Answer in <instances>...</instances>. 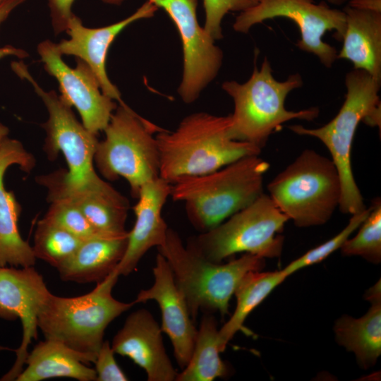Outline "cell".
<instances>
[{
	"instance_id": "6da1fadb",
	"label": "cell",
	"mask_w": 381,
	"mask_h": 381,
	"mask_svg": "<svg viewBox=\"0 0 381 381\" xmlns=\"http://www.w3.org/2000/svg\"><path fill=\"white\" fill-rule=\"evenodd\" d=\"M231 114L200 111L183 118L173 131L158 132L159 177L172 184L181 178L208 174L243 157L259 155L260 147L231 137Z\"/></svg>"
},
{
	"instance_id": "7a4b0ae2",
	"label": "cell",
	"mask_w": 381,
	"mask_h": 381,
	"mask_svg": "<svg viewBox=\"0 0 381 381\" xmlns=\"http://www.w3.org/2000/svg\"><path fill=\"white\" fill-rule=\"evenodd\" d=\"M269 168L259 155L245 157L214 171L176 181L170 196L183 203L192 226L205 232L263 193V178Z\"/></svg>"
},
{
	"instance_id": "3957f363",
	"label": "cell",
	"mask_w": 381,
	"mask_h": 381,
	"mask_svg": "<svg viewBox=\"0 0 381 381\" xmlns=\"http://www.w3.org/2000/svg\"><path fill=\"white\" fill-rule=\"evenodd\" d=\"M345 85L344 102L329 122L317 128L292 125L289 129L298 135L319 139L328 149L341 181L339 209L343 214L352 215L367 208L353 174L352 143L361 121L380 128V80L363 70L353 68L346 75Z\"/></svg>"
},
{
	"instance_id": "277c9868",
	"label": "cell",
	"mask_w": 381,
	"mask_h": 381,
	"mask_svg": "<svg viewBox=\"0 0 381 381\" xmlns=\"http://www.w3.org/2000/svg\"><path fill=\"white\" fill-rule=\"evenodd\" d=\"M119 274L114 270L89 293L76 297L51 294L37 320L46 339L61 342L81 355L86 363H95L107 326L136 303H124L112 296Z\"/></svg>"
},
{
	"instance_id": "5b68a950",
	"label": "cell",
	"mask_w": 381,
	"mask_h": 381,
	"mask_svg": "<svg viewBox=\"0 0 381 381\" xmlns=\"http://www.w3.org/2000/svg\"><path fill=\"white\" fill-rule=\"evenodd\" d=\"M302 85L303 80L298 73L291 75L284 81L277 80L266 57L260 69L255 64L253 73L246 83L224 82L222 88L234 104V113L231 114V137L262 149L271 134L286 121L316 119L320 112L317 107L297 111L285 108L287 95Z\"/></svg>"
},
{
	"instance_id": "8992f818",
	"label": "cell",
	"mask_w": 381,
	"mask_h": 381,
	"mask_svg": "<svg viewBox=\"0 0 381 381\" xmlns=\"http://www.w3.org/2000/svg\"><path fill=\"white\" fill-rule=\"evenodd\" d=\"M168 262L195 322L200 310L229 313V301L246 274L261 270L265 258L244 253L221 264L211 262L185 246L176 231L168 229L164 244L157 248Z\"/></svg>"
},
{
	"instance_id": "52a82bcc",
	"label": "cell",
	"mask_w": 381,
	"mask_h": 381,
	"mask_svg": "<svg viewBox=\"0 0 381 381\" xmlns=\"http://www.w3.org/2000/svg\"><path fill=\"white\" fill-rule=\"evenodd\" d=\"M270 197L298 227L325 224L339 208L340 177L331 159L303 150L267 185Z\"/></svg>"
},
{
	"instance_id": "ba28073f",
	"label": "cell",
	"mask_w": 381,
	"mask_h": 381,
	"mask_svg": "<svg viewBox=\"0 0 381 381\" xmlns=\"http://www.w3.org/2000/svg\"><path fill=\"white\" fill-rule=\"evenodd\" d=\"M162 130L126 103L119 104L95 150L94 162L99 173L109 181L123 177L132 196L138 198L145 183L159 177V153L154 134Z\"/></svg>"
},
{
	"instance_id": "9c48e42d",
	"label": "cell",
	"mask_w": 381,
	"mask_h": 381,
	"mask_svg": "<svg viewBox=\"0 0 381 381\" xmlns=\"http://www.w3.org/2000/svg\"><path fill=\"white\" fill-rule=\"evenodd\" d=\"M288 220L270 195L262 193L218 226L190 237L186 247L216 263L238 253L277 258L284 244L279 234Z\"/></svg>"
},
{
	"instance_id": "30bf717a",
	"label": "cell",
	"mask_w": 381,
	"mask_h": 381,
	"mask_svg": "<svg viewBox=\"0 0 381 381\" xmlns=\"http://www.w3.org/2000/svg\"><path fill=\"white\" fill-rule=\"evenodd\" d=\"M13 71L28 80L47 108L48 119L42 126L46 132L44 150L54 160L61 152L68 170L60 169L64 182L73 188H102L109 183L95 170L94 156L99 140L75 116L72 109L54 90L45 91L22 61L11 63Z\"/></svg>"
},
{
	"instance_id": "8fae6325",
	"label": "cell",
	"mask_w": 381,
	"mask_h": 381,
	"mask_svg": "<svg viewBox=\"0 0 381 381\" xmlns=\"http://www.w3.org/2000/svg\"><path fill=\"white\" fill-rule=\"evenodd\" d=\"M277 17L287 18L298 27L301 39L298 47L318 56L325 66L331 67L337 59V49L322 40L325 33L334 31V37L342 41L346 28L343 10L333 8L327 2L313 0H257L256 4L241 11L233 28L246 33L258 23Z\"/></svg>"
},
{
	"instance_id": "7c38bea8",
	"label": "cell",
	"mask_w": 381,
	"mask_h": 381,
	"mask_svg": "<svg viewBox=\"0 0 381 381\" xmlns=\"http://www.w3.org/2000/svg\"><path fill=\"white\" fill-rule=\"evenodd\" d=\"M162 8L175 24L183 46V77L178 93L183 102H195L215 78L223 53L197 18V0H147Z\"/></svg>"
},
{
	"instance_id": "4fadbf2b",
	"label": "cell",
	"mask_w": 381,
	"mask_h": 381,
	"mask_svg": "<svg viewBox=\"0 0 381 381\" xmlns=\"http://www.w3.org/2000/svg\"><path fill=\"white\" fill-rule=\"evenodd\" d=\"M37 51L44 70L56 80L61 97L77 109L84 126L95 135L104 131L118 105L102 92L90 68L79 59L70 67L49 40L41 42Z\"/></svg>"
},
{
	"instance_id": "5bb4252c",
	"label": "cell",
	"mask_w": 381,
	"mask_h": 381,
	"mask_svg": "<svg viewBox=\"0 0 381 381\" xmlns=\"http://www.w3.org/2000/svg\"><path fill=\"white\" fill-rule=\"evenodd\" d=\"M52 293L43 277L32 267H0V318L20 320L23 337L13 350L16 358L11 368L0 380H16L23 371L28 355V346L37 338L39 314Z\"/></svg>"
},
{
	"instance_id": "9a60e30c",
	"label": "cell",
	"mask_w": 381,
	"mask_h": 381,
	"mask_svg": "<svg viewBox=\"0 0 381 381\" xmlns=\"http://www.w3.org/2000/svg\"><path fill=\"white\" fill-rule=\"evenodd\" d=\"M158 8L146 0L134 13L115 23L100 27H85L82 20L73 15L66 32L69 39L56 43L59 52L63 55H72L83 61L95 75L102 92L119 102L125 104L117 87L108 77L106 61L108 50L117 35L130 24L154 16Z\"/></svg>"
},
{
	"instance_id": "2e32d148",
	"label": "cell",
	"mask_w": 381,
	"mask_h": 381,
	"mask_svg": "<svg viewBox=\"0 0 381 381\" xmlns=\"http://www.w3.org/2000/svg\"><path fill=\"white\" fill-rule=\"evenodd\" d=\"M152 271L154 284L147 289H142L134 301L138 303L153 300L158 303L162 314L161 329L170 339L176 362L183 369L190 358L198 329L171 269L159 253Z\"/></svg>"
},
{
	"instance_id": "e0dca14e",
	"label": "cell",
	"mask_w": 381,
	"mask_h": 381,
	"mask_svg": "<svg viewBox=\"0 0 381 381\" xmlns=\"http://www.w3.org/2000/svg\"><path fill=\"white\" fill-rule=\"evenodd\" d=\"M36 179L47 188L48 201L59 199L73 205L100 233L118 236L128 232L125 224L129 201L110 184L102 188L71 187L59 170Z\"/></svg>"
},
{
	"instance_id": "ac0fdd59",
	"label": "cell",
	"mask_w": 381,
	"mask_h": 381,
	"mask_svg": "<svg viewBox=\"0 0 381 381\" xmlns=\"http://www.w3.org/2000/svg\"><path fill=\"white\" fill-rule=\"evenodd\" d=\"M162 333L151 313L141 308L128 316L111 346L115 353L142 368L148 381H174L178 373L166 352Z\"/></svg>"
},
{
	"instance_id": "d6986e66",
	"label": "cell",
	"mask_w": 381,
	"mask_h": 381,
	"mask_svg": "<svg viewBox=\"0 0 381 381\" xmlns=\"http://www.w3.org/2000/svg\"><path fill=\"white\" fill-rule=\"evenodd\" d=\"M13 164L30 172L35 160L20 141L7 137L0 147V267H32L36 260L32 247L23 239L18 228L20 205L4 183L5 172Z\"/></svg>"
},
{
	"instance_id": "ffe728a7",
	"label": "cell",
	"mask_w": 381,
	"mask_h": 381,
	"mask_svg": "<svg viewBox=\"0 0 381 381\" xmlns=\"http://www.w3.org/2000/svg\"><path fill=\"white\" fill-rule=\"evenodd\" d=\"M171 189V184L161 177L141 188L138 202L133 207L135 222L128 231L123 257L116 268L119 276L131 274L148 250L158 248L165 242L169 227L162 212L170 197Z\"/></svg>"
},
{
	"instance_id": "44dd1931",
	"label": "cell",
	"mask_w": 381,
	"mask_h": 381,
	"mask_svg": "<svg viewBox=\"0 0 381 381\" xmlns=\"http://www.w3.org/2000/svg\"><path fill=\"white\" fill-rule=\"evenodd\" d=\"M343 45L337 59H346L354 69L381 80V13L346 6Z\"/></svg>"
},
{
	"instance_id": "7402d4cb",
	"label": "cell",
	"mask_w": 381,
	"mask_h": 381,
	"mask_svg": "<svg viewBox=\"0 0 381 381\" xmlns=\"http://www.w3.org/2000/svg\"><path fill=\"white\" fill-rule=\"evenodd\" d=\"M128 233L83 241L74 254L57 270L63 281L96 284L105 279L121 260Z\"/></svg>"
},
{
	"instance_id": "603a6c76",
	"label": "cell",
	"mask_w": 381,
	"mask_h": 381,
	"mask_svg": "<svg viewBox=\"0 0 381 381\" xmlns=\"http://www.w3.org/2000/svg\"><path fill=\"white\" fill-rule=\"evenodd\" d=\"M365 298L371 306L363 316H342L334 329L338 344L353 352L361 366L367 368L376 363L381 353L380 281L367 291Z\"/></svg>"
},
{
	"instance_id": "cb8c5ba5",
	"label": "cell",
	"mask_w": 381,
	"mask_h": 381,
	"mask_svg": "<svg viewBox=\"0 0 381 381\" xmlns=\"http://www.w3.org/2000/svg\"><path fill=\"white\" fill-rule=\"evenodd\" d=\"M27 368L16 381H40L54 377H70L79 381H95V369L87 367L84 358L60 341L46 339L39 342L25 360Z\"/></svg>"
},
{
	"instance_id": "d4e9b609",
	"label": "cell",
	"mask_w": 381,
	"mask_h": 381,
	"mask_svg": "<svg viewBox=\"0 0 381 381\" xmlns=\"http://www.w3.org/2000/svg\"><path fill=\"white\" fill-rule=\"evenodd\" d=\"M288 276L283 270L274 272L250 271L237 286L236 306L229 320L218 331V342L223 352L234 334L242 329L248 315Z\"/></svg>"
},
{
	"instance_id": "484cf974",
	"label": "cell",
	"mask_w": 381,
	"mask_h": 381,
	"mask_svg": "<svg viewBox=\"0 0 381 381\" xmlns=\"http://www.w3.org/2000/svg\"><path fill=\"white\" fill-rule=\"evenodd\" d=\"M217 322L210 313H205L198 329L190 358L176 381H213L229 375V368L221 359Z\"/></svg>"
},
{
	"instance_id": "4316f807",
	"label": "cell",
	"mask_w": 381,
	"mask_h": 381,
	"mask_svg": "<svg viewBox=\"0 0 381 381\" xmlns=\"http://www.w3.org/2000/svg\"><path fill=\"white\" fill-rule=\"evenodd\" d=\"M83 241L44 217L37 224L32 250L36 259L58 269L74 254Z\"/></svg>"
},
{
	"instance_id": "83f0119b",
	"label": "cell",
	"mask_w": 381,
	"mask_h": 381,
	"mask_svg": "<svg viewBox=\"0 0 381 381\" xmlns=\"http://www.w3.org/2000/svg\"><path fill=\"white\" fill-rule=\"evenodd\" d=\"M356 235L350 237L341 247L346 256H361L375 264L381 261V200L375 198L367 217L359 226Z\"/></svg>"
},
{
	"instance_id": "f1b7e54d",
	"label": "cell",
	"mask_w": 381,
	"mask_h": 381,
	"mask_svg": "<svg viewBox=\"0 0 381 381\" xmlns=\"http://www.w3.org/2000/svg\"><path fill=\"white\" fill-rule=\"evenodd\" d=\"M369 212L370 207L362 212L352 214L347 225L339 234L320 246L310 249L282 270L289 277L298 270L322 262L337 249L341 248L344 243L359 228Z\"/></svg>"
},
{
	"instance_id": "f546056e",
	"label": "cell",
	"mask_w": 381,
	"mask_h": 381,
	"mask_svg": "<svg viewBox=\"0 0 381 381\" xmlns=\"http://www.w3.org/2000/svg\"><path fill=\"white\" fill-rule=\"evenodd\" d=\"M49 202L50 205L44 217L59 225L82 241L109 236L98 231L81 211L73 205L59 199Z\"/></svg>"
},
{
	"instance_id": "4dcf8cb0",
	"label": "cell",
	"mask_w": 381,
	"mask_h": 381,
	"mask_svg": "<svg viewBox=\"0 0 381 381\" xmlns=\"http://www.w3.org/2000/svg\"><path fill=\"white\" fill-rule=\"evenodd\" d=\"M257 0H203L205 13L204 29L214 40L222 38V21L231 11H243Z\"/></svg>"
},
{
	"instance_id": "1f68e13d",
	"label": "cell",
	"mask_w": 381,
	"mask_h": 381,
	"mask_svg": "<svg viewBox=\"0 0 381 381\" xmlns=\"http://www.w3.org/2000/svg\"><path fill=\"white\" fill-rule=\"evenodd\" d=\"M114 351L108 341H104L97 353L95 364L97 381H126L128 378L117 364Z\"/></svg>"
},
{
	"instance_id": "d6a6232c",
	"label": "cell",
	"mask_w": 381,
	"mask_h": 381,
	"mask_svg": "<svg viewBox=\"0 0 381 381\" xmlns=\"http://www.w3.org/2000/svg\"><path fill=\"white\" fill-rule=\"evenodd\" d=\"M75 0H48L52 25L56 35L66 32L74 14L72 6Z\"/></svg>"
},
{
	"instance_id": "836d02e7",
	"label": "cell",
	"mask_w": 381,
	"mask_h": 381,
	"mask_svg": "<svg viewBox=\"0 0 381 381\" xmlns=\"http://www.w3.org/2000/svg\"><path fill=\"white\" fill-rule=\"evenodd\" d=\"M25 0H5L0 4V27L6 20L11 13ZM16 56L23 59L28 56V53L20 49L11 45H6L0 47V60L6 56Z\"/></svg>"
},
{
	"instance_id": "e575fe53",
	"label": "cell",
	"mask_w": 381,
	"mask_h": 381,
	"mask_svg": "<svg viewBox=\"0 0 381 381\" xmlns=\"http://www.w3.org/2000/svg\"><path fill=\"white\" fill-rule=\"evenodd\" d=\"M348 6L381 13V0H348Z\"/></svg>"
},
{
	"instance_id": "d590c367",
	"label": "cell",
	"mask_w": 381,
	"mask_h": 381,
	"mask_svg": "<svg viewBox=\"0 0 381 381\" xmlns=\"http://www.w3.org/2000/svg\"><path fill=\"white\" fill-rule=\"evenodd\" d=\"M9 133L8 128L0 123V147L4 140L8 137Z\"/></svg>"
},
{
	"instance_id": "8d00e7d4",
	"label": "cell",
	"mask_w": 381,
	"mask_h": 381,
	"mask_svg": "<svg viewBox=\"0 0 381 381\" xmlns=\"http://www.w3.org/2000/svg\"><path fill=\"white\" fill-rule=\"evenodd\" d=\"M104 4L111 5H119L122 4L124 0H102Z\"/></svg>"
},
{
	"instance_id": "74e56055",
	"label": "cell",
	"mask_w": 381,
	"mask_h": 381,
	"mask_svg": "<svg viewBox=\"0 0 381 381\" xmlns=\"http://www.w3.org/2000/svg\"><path fill=\"white\" fill-rule=\"evenodd\" d=\"M325 2L330 3L334 5H341L346 2L348 0H324Z\"/></svg>"
},
{
	"instance_id": "f35d334b",
	"label": "cell",
	"mask_w": 381,
	"mask_h": 381,
	"mask_svg": "<svg viewBox=\"0 0 381 381\" xmlns=\"http://www.w3.org/2000/svg\"><path fill=\"white\" fill-rule=\"evenodd\" d=\"M5 0H0V4L4 1Z\"/></svg>"
}]
</instances>
